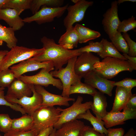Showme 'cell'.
<instances>
[{"mask_svg": "<svg viewBox=\"0 0 136 136\" xmlns=\"http://www.w3.org/2000/svg\"><path fill=\"white\" fill-rule=\"evenodd\" d=\"M41 41L44 51L40 54L31 58L41 62L51 61L55 70L62 68L63 65L67 63L70 58L78 56L82 54L75 52L74 50L65 49L57 44L53 39L46 36L42 38Z\"/></svg>", "mask_w": 136, "mask_h": 136, "instance_id": "1", "label": "cell"}, {"mask_svg": "<svg viewBox=\"0 0 136 136\" xmlns=\"http://www.w3.org/2000/svg\"><path fill=\"white\" fill-rule=\"evenodd\" d=\"M94 67V71L102 77L107 79L113 78L122 71L131 72L133 70L127 60L110 57L97 62Z\"/></svg>", "mask_w": 136, "mask_h": 136, "instance_id": "2", "label": "cell"}, {"mask_svg": "<svg viewBox=\"0 0 136 136\" xmlns=\"http://www.w3.org/2000/svg\"><path fill=\"white\" fill-rule=\"evenodd\" d=\"M62 109L54 107H41L32 115L33 122L32 129L35 130L39 134L44 129L53 126L60 118Z\"/></svg>", "mask_w": 136, "mask_h": 136, "instance_id": "3", "label": "cell"}, {"mask_svg": "<svg viewBox=\"0 0 136 136\" xmlns=\"http://www.w3.org/2000/svg\"><path fill=\"white\" fill-rule=\"evenodd\" d=\"M8 51L0 62V72L9 68L13 64L25 61L42 53L44 49L29 48L17 45Z\"/></svg>", "mask_w": 136, "mask_h": 136, "instance_id": "4", "label": "cell"}, {"mask_svg": "<svg viewBox=\"0 0 136 136\" xmlns=\"http://www.w3.org/2000/svg\"><path fill=\"white\" fill-rule=\"evenodd\" d=\"M78 56L70 59L66 66L57 70H53L50 72L53 77L58 78L61 81L62 85V91L61 95L70 97L69 90L71 86L81 81V78L76 74L74 70V64Z\"/></svg>", "mask_w": 136, "mask_h": 136, "instance_id": "5", "label": "cell"}, {"mask_svg": "<svg viewBox=\"0 0 136 136\" xmlns=\"http://www.w3.org/2000/svg\"><path fill=\"white\" fill-rule=\"evenodd\" d=\"M83 100V97L79 96L71 106L62 109L60 118L54 126V128L58 129L63 123L76 119L79 115L84 113L88 109H91L92 102L90 101L82 103Z\"/></svg>", "mask_w": 136, "mask_h": 136, "instance_id": "6", "label": "cell"}, {"mask_svg": "<svg viewBox=\"0 0 136 136\" xmlns=\"http://www.w3.org/2000/svg\"><path fill=\"white\" fill-rule=\"evenodd\" d=\"M68 6V4L58 7L43 6L32 16L25 18L23 20L24 23L35 22L39 24L51 22L55 18L61 17Z\"/></svg>", "mask_w": 136, "mask_h": 136, "instance_id": "7", "label": "cell"}, {"mask_svg": "<svg viewBox=\"0 0 136 136\" xmlns=\"http://www.w3.org/2000/svg\"><path fill=\"white\" fill-rule=\"evenodd\" d=\"M93 4L92 1L79 0L74 5L68 6L66 9L67 14L63 20L66 30L73 26L75 23L82 21L87 10Z\"/></svg>", "mask_w": 136, "mask_h": 136, "instance_id": "8", "label": "cell"}, {"mask_svg": "<svg viewBox=\"0 0 136 136\" xmlns=\"http://www.w3.org/2000/svg\"><path fill=\"white\" fill-rule=\"evenodd\" d=\"M50 72L47 69L42 68L39 73L35 75L21 76L19 79L28 84L39 85L45 87L51 85L60 90H62V84L60 80L54 78L50 74Z\"/></svg>", "mask_w": 136, "mask_h": 136, "instance_id": "9", "label": "cell"}, {"mask_svg": "<svg viewBox=\"0 0 136 136\" xmlns=\"http://www.w3.org/2000/svg\"><path fill=\"white\" fill-rule=\"evenodd\" d=\"M31 84L32 96H24L20 99L5 96V99L12 104L15 103L20 105L26 113L31 116L33 113L42 106V98L41 95L35 90L34 85Z\"/></svg>", "mask_w": 136, "mask_h": 136, "instance_id": "10", "label": "cell"}, {"mask_svg": "<svg viewBox=\"0 0 136 136\" xmlns=\"http://www.w3.org/2000/svg\"><path fill=\"white\" fill-rule=\"evenodd\" d=\"M117 1L112 2L111 6L103 15L102 21L104 29L111 40L117 31L120 22L118 14Z\"/></svg>", "mask_w": 136, "mask_h": 136, "instance_id": "11", "label": "cell"}, {"mask_svg": "<svg viewBox=\"0 0 136 136\" xmlns=\"http://www.w3.org/2000/svg\"><path fill=\"white\" fill-rule=\"evenodd\" d=\"M14 73L16 79H19L24 73L36 71L40 69L46 68L50 72L54 70L53 63L51 61L40 62L31 58L20 62L10 68Z\"/></svg>", "mask_w": 136, "mask_h": 136, "instance_id": "12", "label": "cell"}, {"mask_svg": "<svg viewBox=\"0 0 136 136\" xmlns=\"http://www.w3.org/2000/svg\"><path fill=\"white\" fill-rule=\"evenodd\" d=\"M100 61L99 58L91 52H84L78 56L75 62L74 70L76 75L82 79L95 69L94 66Z\"/></svg>", "mask_w": 136, "mask_h": 136, "instance_id": "13", "label": "cell"}, {"mask_svg": "<svg viewBox=\"0 0 136 136\" xmlns=\"http://www.w3.org/2000/svg\"><path fill=\"white\" fill-rule=\"evenodd\" d=\"M84 78V83L97 89L104 94L112 96V90L114 87L113 84L115 81L102 77L94 70L90 72Z\"/></svg>", "mask_w": 136, "mask_h": 136, "instance_id": "14", "label": "cell"}, {"mask_svg": "<svg viewBox=\"0 0 136 136\" xmlns=\"http://www.w3.org/2000/svg\"><path fill=\"white\" fill-rule=\"evenodd\" d=\"M34 87L36 91L42 96V107H52L55 105L69 107V101L75 100L74 98H66L61 95L51 93L41 85H34Z\"/></svg>", "mask_w": 136, "mask_h": 136, "instance_id": "15", "label": "cell"}, {"mask_svg": "<svg viewBox=\"0 0 136 136\" xmlns=\"http://www.w3.org/2000/svg\"><path fill=\"white\" fill-rule=\"evenodd\" d=\"M122 112H108L102 119L106 128H108L119 125L123 124L125 121L136 118V109L124 108Z\"/></svg>", "mask_w": 136, "mask_h": 136, "instance_id": "16", "label": "cell"}, {"mask_svg": "<svg viewBox=\"0 0 136 136\" xmlns=\"http://www.w3.org/2000/svg\"><path fill=\"white\" fill-rule=\"evenodd\" d=\"M6 96L20 99L24 96H31L32 93L31 84L15 78L8 87Z\"/></svg>", "mask_w": 136, "mask_h": 136, "instance_id": "17", "label": "cell"}, {"mask_svg": "<svg viewBox=\"0 0 136 136\" xmlns=\"http://www.w3.org/2000/svg\"><path fill=\"white\" fill-rule=\"evenodd\" d=\"M20 14L17 10L9 8L0 9V20H4L15 31L20 29L24 25Z\"/></svg>", "mask_w": 136, "mask_h": 136, "instance_id": "18", "label": "cell"}, {"mask_svg": "<svg viewBox=\"0 0 136 136\" xmlns=\"http://www.w3.org/2000/svg\"><path fill=\"white\" fill-rule=\"evenodd\" d=\"M85 126L83 122L77 119L66 122L56 130L55 136H79Z\"/></svg>", "mask_w": 136, "mask_h": 136, "instance_id": "19", "label": "cell"}, {"mask_svg": "<svg viewBox=\"0 0 136 136\" xmlns=\"http://www.w3.org/2000/svg\"><path fill=\"white\" fill-rule=\"evenodd\" d=\"M93 101L91 109L96 117L100 120L106 115L108 112L106 110L107 107V98L104 94L97 91L93 96Z\"/></svg>", "mask_w": 136, "mask_h": 136, "instance_id": "20", "label": "cell"}, {"mask_svg": "<svg viewBox=\"0 0 136 136\" xmlns=\"http://www.w3.org/2000/svg\"><path fill=\"white\" fill-rule=\"evenodd\" d=\"M131 90L117 86L113 105L110 112H121L126 108V105L132 94Z\"/></svg>", "mask_w": 136, "mask_h": 136, "instance_id": "21", "label": "cell"}, {"mask_svg": "<svg viewBox=\"0 0 136 136\" xmlns=\"http://www.w3.org/2000/svg\"><path fill=\"white\" fill-rule=\"evenodd\" d=\"M59 39L58 43L64 48L71 50L76 48L79 43V38L74 26L66 30Z\"/></svg>", "mask_w": 136, "mask_h": 136, "instance_id": "22", "label": "cell"}, {"mask_svg": "<svg viewBox=\"0 0 136 136\" xmlns=\"http://www.w3.org/2000/svg\"><path fill=\"white\" fill-rule=\"evenodd\" d=\"M33 123L32 116L26 114L20 118L12 119L10 130L18 132L28 131L32 129Z\"/></svg>", "mask_w": 136, "mask_h": 136, "instance_id": "23", "label": "cell"}, {"mask_svg": "<svg viewBox=\"0 0 136 136\" xmlns=\"http://www.w3.org/2000/svg\"><path fill=\"white\" fill-rule=\"evenodd\" d=\"M74 27L78 35L80 43H85L95 40L101 36L99 32L92 30L78 23H76Z\"/></svg>", "mask_w": 136, "mask_h": 136, "instance_id": "24", "label": "cell"}, {"mask_svg": "<svg viewBox=\"0 0 136 136\" xmlns=\"http://www.w3.org/2000/svg\"><path fill=\"white\" fill-rule=\"evenodd\" d=\"M12 28L4 26L0 23V45L5 42L8 47L11 49L17 46L18 40Z\"/></svg>", "mask_w": 136, "mask_h": 136, "instance_id": "25", "label": "cell"}, {"mask_svg": "<svg viewBox=\"0 0 136 136\" xmlns=\"http://www.w3.org/2000/svg\"><path fill=\"white\" fill-rule=\"evenodd\" d=\"M84 119L90 122L92 125L93 128L99 133L108 135V131L104 127L105 123L103 120H100L91 113L90 109L86 112L81 114L77 116L76 119Z\"/></svg>", "mask_w": 136, "mask_h": 136, "instance_id": "26", "label": "cell"}, {"mask_svg": "<svg viewBox=\"0 0 136 136\" xmlns=\"http://www.w3.org/2000/svg\"><path fill=\"white\" fill-rule=\"evenodd\" d=\"M101 41L103 44V49L101 52L97 54L101 58L103 59L107 57H110L127 60L117 49L111 42L104 38H102Z\"/></svg>", "mask_w": 136, "mask_h": 136, "instance_id": "27", "label": "cell"}, {"mask_svg": "<svg viewBox=\"0 0 136 136\" xmlns=\"http://www.w3.org/2000/svg\"><path fill=\"white\" fill-rule=\"evenodd\" d=\"M64 2L63 0H32L30 9L34 14L40 10L41 7H60Z\"/></svg>", "mask_w": 136, "mask_h": 136, "instance_id": "28", "label": "cell"}, {"mask_svg": "<svg viewBox=\"0 0 136 136\" xmlns=\"http://www.w3.org/2000/svg\"><path fill=\"white\" fill-rule=\"evenodd\" d=\"M97 91L89 85L81 81L72 85L69 90V95L75 93L85 94L92 96Z\"/></svg>", "mask_w": 136, "mask_h": 136, "instance_id": "29", "label": "cell"}, {"mask_svg": "<svg viewBox=\"0 0 136 136\" xmlns=\"http://www.w3.org/2000/svg\"><path fill=\"white\" fill-rule=\"evenodd\" d=\"M32 0H9L2 9H16L21 14L25 10L30 9Z\"/></svg>", "mask_w": 136, "mask_h": 136, "instance_id": "30", "label": "cell"}, {"mask_svg": "<svg viewBox=\"0 0 136 136\" xmlns=\"http://www.w3.org/2000/svg\"><path fill=\"white\" fill-rule=\"evenodd\" d=\"M111 43L119 51L128 54L129 47L121 33L117 31L111 40Z\"/></svg>", "mask_w": 136, "mask_h": 136, "instance_id": "31", "label": "cell"}, {"mask_svg": "<svg viewBox=\"0 0 136 136\" xmlns=\"http://www.w3.org/2000/svg\"><path fill=\"white\" fill-rule=\"evenodd\" d=\"M103 48L101 41L100 42H95L89 41L88 45L74 50L75 52L81 53L85 52H93L97 54L101 52Z\"/></svg>", "mask_w": 136, "mask_h": 136, "instance_id": "32", "label": "cell"}, {"mask_svg": "<svg viewBox=\"0 0 136 136\" xmlns=\"http://www.w3.org/2000/svg\"><path fill=\"white\" fill-rule=\"evenodd\" d=\"M13 72L10 68L0 72V86L8 87L15 79Z\"/></svg>", "mask_w": 136, "mask_h": 136, "instance_id": "33", "label": "cell"}, {"mask_svg": "<svg viewBox=\"0 0 136 136\" xmlns=\"http://www.w3.org/2000/svg\"><path fill=\"white\" fill-rule=\"evenodd\" d=\"M135 17L133 16L127 19L120 21L118 26L117 31L123 33L131 30H134L136 27Z\"/></svg>", "mask_w": 136, "mask_h": 136, "instance_id": "34", "label": "cell"}, {"mask_svg": "<svg viewBox=\"0 0 136 136\" xmlns=\"http://www.w3.org/2000/svg\"><path fill=\"white\" fill-rule=\"evenodd\" d=\"M12 119L7 114H0V131L5 133L11 129Z\"/></svg>", "mask_w": 136, "mask_h": 136, "instance_id": "35", "label": "cell"}, {"mask_svg": "<svg viewBox=\"0 0 136 136\" xmlns=\"http://www.w3.org/2000/svg\"><path fill=\"white\" fill-rule=\"evenodd\" d=\"M0 105L5 106L9 107L13 110L20 112L22 115L26 114L23 109L19 105L15 104H12L5 99L4 90H0Z\"/></svg>", "mask_w": 136, "mask_h": 136, "instance_id": "36", "label": "cell"}, {"mask_svg": "<svg viewBox=\"0 0 136 136\" xmlns=\"http://www.w3.org/2000/svg\"><path fill=\"white\" fill-rule=\"evenodd\" d=\"M113 85L114 86H120L132 89L136 86V80L126 78L120 81L115 82Z\"/></svg>", "mask_w": 136, "mask_h": 136, "instance_id": "37", "label": "cell"}, {"mask_svg": "<svg viewBox=\"0 0 136 136\" xmlns=\"http://www.w3.org/2000/svg\"><path fill=\"white\" fill-rule=\"evenodd\" d=\"M122 36L127 43L129 47L128 55L132 57H136V43L130 38L127 33H123Z\"/></svg>", "mask_w": 136, "mask_h": 136, "instance_id": "38", "label": "cell"}, {"mask_svg": "<svg viewBox=\"0 0 136 136\" xmlns=\"http://www.w3.org/2000/svg\"><path fill=\"white\" fill-rule=\"evenodd\" d=\"M79 136H108V135L101 133L90 126L85 125L81 130Z\"/></svg>", "mask_w": 136, "mask_h": 136, "instance_id": "39", "label": "cell"}, {"mask_svg": "<svg viewBox=\"0 0 136 136\" xmlns=\"http://www.w3.org/2000/svg\"><path fill=\"white\" fill-rule=\"evenodd\" d=\"M34 129L26 131H15L10 130L5 133L4 136H37L38 134Z\"/></svg>", "mask_w": 136, "mask_h": 136, "instance_id": "40", "label": "cell"}, {"mask_svg": "<svg viewBox=\"0 0 136 136\" xmlns=\"http://www.w3.org/2000/svg\"><path fill=\"white\" fill-rule=\"evenodd\" d=\"M107 130L108 136H123L125 132L124 129L122 128H109Z\"/></svg>", "mask_w": 136, "mask_h": 136, "instance_id": "41", "label": "cell"}, {"mask_svg": "<svg viewBox=\"0 0 136 136\" xmlns=\"http://www.w3.org/2000/svg\"><path fill=\"white\" fill-rule=\"evenodd\" d=\"M126 108L130 109H136V94H132L126 106Z\"/></svg>", "mask_w": 136, "mask_h": 136, "instance_id": "42", "label": "cell"}, {"mask_svg": "<svg viewBox=\"0 0 136 136\" xmlns=\"http://www.w3.org/2000/svg\"><path fill=\"white\" fill-rule=\"evenodd\" d=\"M122 55L127 59L133 70H136V57H131L125 53H123Z\"/></svg>", "mask_w": 136, "mask_h": 136, "instance_id": "43", "label": "cell"}, {"mask_svg": "<svg viewBox=\"0 0 136 136\" xmlns=\"http://www.w3.org/2000/svg\"><path fill=\"white\" fill-rule=\"evenodd\" d=\"M54 129L53 126L48 127L41 132L37 136H48Z\"/></svg>", "mask_w": 136, "mask_h": 136, "instance_id": "44", "label": "cell"}, {"mask_svg": "<svg viewBox=\"0 0 136 136\" xmlns=\"http://www.w3.org/2000/svg\"><path fill=\"white\" fill-rule=\"evenodd\" d=\"M123 136H136V131L133 128H130Z\"/></svg>", "mask_w": 136, "mask_h": 136, "instance_id": "45", "label": "cell"}, {"mask_svg": "<svg viewBox=\"0 0 136 136\" xmlns=\"http://www.w3.org/2000/svg\"><path fill=\"white\" fill-rule=\"evenodd\" d=\"M8 51L6 50H0V62Z\"/></svg>", "mask_w": 136, "mask_h": 136, "instance_id": "46", "label": "cell"}, {"mask_svg": "<svg viewBox=\"0 0 136 136\" xmlns=\"http://www.w3.org/2000/svg\"><path fill=\"white\" fill-rule=\"evenodd\" d=\"M136 2V0H118L117 1L118 5L123 3L125 2Z\"/></svg>", "mask_w": 136, "mask_h": 136, "instance_id": "47", "label": "cell"}, {"mask_svg": "<svg viewBox=\"0 0 136 136\" xmlns=\"http://www.w3.org/2000/svg\"><path fill=\"white\" fill-rule=\"evenodd\" d=\"M8 1L9 0H0V9H2L4 6Z\"/></svg>", "mask_w": 136, "mask_h": 136, "instance_id": "48", "label": "cell"}, {"mask_svg": "<svg viewBox=\"0 0 136 136\" xmlns=\"http://www.w3.org/2000/svg\"><path fill=\"white\" fill-rule=\"evenodd\" d=\"M56 129L54 128L48 136H55V132Z\"/></svg>", "mask_w": 136, "mask_h": 136, "instance_id": "49", "label": "cell"}, {"mask_svg": "<svg viewBox=\"0 0 136 136\" xmlns=\"http://www.w3.org/2000/svg\"><path fill=\"white\" fill-rule=\"evenodd\" d=\"M79 0H72L71 1L75 4L77 3Z\"/></svg>", "mask_w": 136, "mask_h": 136, "instance_id": "50", "label": "cell"}, {"mask_svg": "<svg viewBox=\"0 0 136 136\" xmlns=\"http://www.w3.org/2000/svg\"><path fill=\"white\" fill-rule=\"evenodd\" d=\"M5 88H2L0 86V90H4Z\"/></svg>", "mask_w": 136, "mask_h": 136, "instance_id": "51", "label": "cell"}, {"mask_svg": "<svg viewBox=\"0 0 136 136\" xmlns=\"http://www.w3.org/2000/svg\"><path fill=\"white\" fill-rule=\"evenodd\" d=\"M0 136H2L1 134H0Z\"/></svg>", "mask_w": 136, "mask_h": 136, "instance_id": "52", "label": "cell"}]
</instances>
